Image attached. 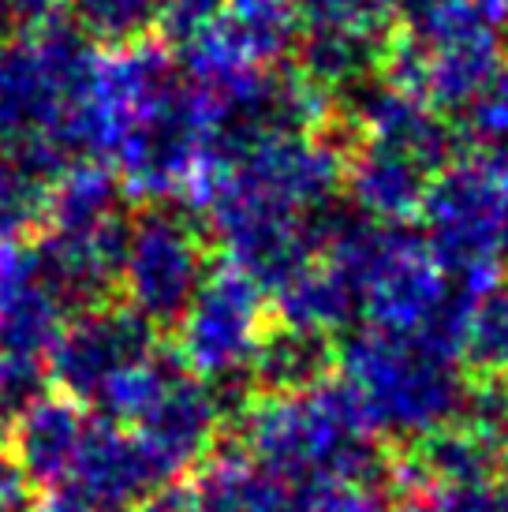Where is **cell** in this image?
<instances>
[{
  "mask_svg": "<svg viewBox=\"0 0 508 512\" xmlns=\"http://www.w3.org/2000/svg\"><path fill=\"white\" fill-rule=\"evenodd\" d=\"M98 101L120 184L150 202L191 187L206 157V109L169 45L139 42L101 60Z\"/></svg>",
  "mask_w": 508,
  "mask_h": 512,
  "instance_id": "cell-1",
  "label": "cell"
},
{
  "mask_svg": "<svg viewBox=\"0 0 508 512\" xmlns=\"http://www.w3.org/2000/svg\"><path fill=\"white\" fill-rule=\"evenodd\" d=\"M236 423L243 456L281 479H333L370 494L393 483L396 456L374 441L344 378L296 397H254Z\"/></svg>",
  "mask_w": 508,
  "mask_h": 512,
  "instance_id": "cell-2",
  "label": "cell"
},
{
  "mask_svg": "<svg viewBox=\"0 0 508 512\" xmlns=\"http://www.w3.org/2000/svg\"><path fill=\"white\" fill-rule=\"evenodd\" d=\"M337 370L355 393L374 434L419 441L464 415V363L423 337L352 329L337 348Z\"/></svg>",
  "mask_w": 508,
  "mask_h": 512,
  "instance_id": "cell-3",
  "label": "cell"
},
{
  "mask_svg": "<svg viewBox=\"0 0 508 512\" xmlns=\"http://www.w3.org/2000/svg\"><path fill=\"white\" fill-rule=\"evenodd\" d=\"M419 221L426 251L452 285L479 296L501 281L508 247V187L482 157H460L430 180Z\"/></svg>",
  "mask_w": 508,
  "mask_h": 512,
  "instance_id": "cell-4",
  "label": "cell"
},
{
  "mask_svg": "<svg viewBox=\"0 0 508 512\" xmlns=\"http://www.w3.org/2000/svg\"><path fill=\"white\" fill-rule=\"evenodd\" d=\"M206 277V225H198L195 217L172 202H150L142 214L131 217L120 270V292L127 296L131 311L157 329L180 326Z\"/></svg>",
  "mask_w": 508,
  "mask_h": 512,
  "instance_id": "cell-5",
  "label": "cell"
},
{
  "mask_svg": "<svg viewBox=\"0 0 508 512\" xmlns=\"http://www.w3.org/2000/svg\"><path fill=\"white\" fill-rule=\"evenodd\" d=\"M269 329V299L232 266L210 270L176 326V352L217 389L251 382V363Z\"/></svg>",
  "mask_w": 508,
  "mask_h": 512,
  "instance_id": "cell-6",
  "label": "cell"
},
{
  "mask_svg": "<svg viewBox=\"0 0 508 512\" xmlns=\"http://www.w3.org/2000/svg\"><path fill=\"white\" fill-rule=\"evenodd\" d=\"M161 352L157 326H150L131 307H90L71 314L49 348V378L60 397L83 408H98L116 385Z\"/></svg>",
  "mask_w": 508,
  "mask_h": 512,
  "instance_id": "cell-7",
  "label": "cell"
},
{
  "mask_svg": "<svg viewBox=\"0 0 508 512\" xmlns=\"http://www.w3.org/2000/svg\"><path fill=\"white\" fill-rule=\"evenodd\" d=\"M180 475L131 427L90 415L83 449L75 456L68 483L57 490L79 512H142Z\"/></svg>",
  "mask_w": 508,
  "mask_h": 512,
  "instance_id": "cell-8",
  "label": "cell"
},
{
  "mask_svg": "<svg viewBox=\"0 0 508 512\" xmlns=\"http://www.w3.org/2000/svg\"><path fill=\"white\" fill-rule=\"evenodd\" d=\"M348 146L344 139L329 135V128L318 135H292V139H269L254 146L251 154L217 165L228 180L251 195H262L269 202H281L299 214H314L337 199L344 191L348 172Z\"/></svg>",
  "mask_w": 508,
  "mask_h": 512,
  "instance_id": "cell-9",
  "label": "cell"
},
{
  "mask_svg": "<svg viewBox=\"0 0 508 512\" xmlns=\"http://www.w3.org/2000/svg\"><path fill=\"white\" fill-rule=\"evenodd\" d=\"M340 105H344V116L352 120V128L363 131L367 143L400 150L415 165H423L430 176L460 161V131L434 105L396 90L381 75L348 90Z\"/></svg>",
  "mask_w": 508,
  "mask_h": 512,
  "instance_id": "cell-10",
  "label": "cell"
},
{
  "mask_svg": "<svg viewBox=\"0 0 508 512\" xmlns=\"http://www.w3.org/2000/svg\"><path fill=\"white\" fill-rule=\"evenodd\" d=\"M68 318L45 285L34 247L0 243V352L45 359Z\"/></svg>",
  "mask_w": 508,
  "mask_h": 512,
  "instance_id": "cell-11",
  "label": "cell"
},
{
  "mask_svg": "<svg viewBox=\"0 0 508 512\" xmlns=\"http://www.w3.org/2000/svg\"><path fill=\"white\" fill-rule=\"evenodd\" d=\"M86 427H90L86 408L68 397H45L27 415L15 419L8 453L19 464L30 490L57 494L68 483L75 456L83 449Z\"/></svg>",
  "mask_w": 508,
  "mask_h": 512,
  "instance_id": "cell-12",
  "label": "cell"
},
{
  "mask_svg": "<svg viewBox=\"0 0 508 512\" xmlns=\"http://www.w3.org/2000/svg\"><path fill=\"white\" fill-rule=\"evenodd\" d=\"M430 172L415 165L400 150H389L381 143H355L348 154V172H344V191L352 210H359L370 221L381 225H408L419 217L430 187Z\"/></svg>",
  "mask_w": 508,
  "mask_h": 512,
  "instance_id": "cell-13",
  "label": "cell"
},
{
  "mask_svg": "<svg viewBox=\"0 0 508 512\" xmlns=\"http://www.w3.org/2000/svg\"><path fill=\"white\" fill-rule=\"evenodd\" d=\"M337 370V344L325 333L303 326H277L266 329L258 344V356L251 363L254 397H296L311 393Z\"/></svg>",
  "mask_w": 508,
  "mask_h": 512,
  "instance_id": "cell-14",
  "label": "cell"
},
{
  "mask_svg": "<svg viewBox=\"0 0 508 512\" xmlns=\"http://www.w3.org/2000/svg\"><path fill=\"white\" fill-rule=\"evenodd\" d=\"M389 38L355 34V30H303L296 45V72H303L329 98L381 75Z\"/></svg>",
  "mask_w": 508,
  "mask_h": 512,
  "instance_id": "cell-15",
  "label": "cell"
},
{
  "mask_svg": "<svg viewBox=\"0 0 508 512\" xmlns=\"http://www.w3.org/2000/svg\"><path fill=\"white\" fill-rule=\"evenodd\" d=\"M419 57H423L426 105L449 109V113H464L508 64L501 38H471V42H452L438 49H419Z\"/></svg>",
  "mask_w": 508,
  "mask_h": 512,
  "instance_id": "cell-16",
  "label": "cell"
},
{
  "mask_svg": "<svg viewBox=\"0 0 508 512\" xmlns=\"http://www.w3.org/2000/svg\"><path fill=\"white\" fill-rule=\"evenodd\" d=\"M273 307H277V322L333 337L344 329L352 333V326L363 314V299L344 273H337L329 262L318 258L311 270L299 273L292 285L273 296Z\"/></svg>",
  "mask_w": 508,
  "mask_h": 512,
  "instance_id": "cell-17",
  "label": "cell"
},
{
  "mask_svg": "<svg viewBox=\"0 0 508 512\" xmlns=\"http://www.w3.org/2000/svg\"><path fill=\"white\" fill-rule=\"evenodd\" d=\"M120 210V176L105 172L101 165H79L64 180L53 184L49 199V221L45 228L57 232H98L116 221H124Z\"/></svg>",
  "mask_w": 508,
  "mask_h": 512,
  "instance_id": "cell-18",
  "label": "cell"
},
{
  "mask_svg": "<svg viewBox=\"0 0 508 512\" xmlns=\"http://www.w3.org/2000/svg\"><path fill=\"white\" fill-rule=\"evenodd\" d=\"M53 184L23 154L0 146V243H23L49 221Z\"/></svg>",
  "mask_w": 508,
  "mask_h": 512,
  "instance_id": "cell-19",
  "label": "cell"
},
{
  "mask_svg": "<svg viewBox=\"0 0 508 512\" xmlns=\"http://www.w3.org/2000/svg\"><path fill=\"white\" fill-rule=\"evenodd\" d=\"M460 363L471 370V378H501L508 374V281L471 299V314L464 326Z\"/></svg>",
  "mask_w": 508,
  "mask_h": 512,
  "instance_id": "cell-20",
  "label": "cell"
},
{
  "mask_svg": "<svg viewBox=\"0 0 508 512\" xmlns=\"http://www.w3.org/2000/svg\"><path fill=\"white\" fill-rule=\"evenodd\" d=\"M75 30L94 45L127 49L157 30V0H64Z\"/></svg>",
  "mask_w": 508,
  "mask_h": 512,
  "instance_id": "cell-21",
  "label": "cell"
},
{
  "mask_svg": "<svg viewBox=\"0 0 508 512\" xmlns=\"http://www.w3.org/2000/svg\"><path fill=\"white\" fill-rule=\"evenodd\" d=\"M303 30H355L389 38L396 19L404 15V0H292Z\"/></svg>",
  "mask_w": 508,
  "mask_h": 512,
  "instance_id": "cell-22",
  "label": "cell"
},
{
  "mask_svg": "<svg viewBox=\"0 0 508 512\" xmlns=\"http://www.w3.org/2000/svg\"><path fill=\"white\" fill-rule=\"evenodd\" d=\"M49 363L30 356H4L0 352V423L12 427L38 400L49 397Z\"/></svg>",
  "mask_w": 508,
  "mask_h": 512,
  "instance_id": "cell-23",
  "label": "cell"
},
{
  "mask_svg": "<svg viewBox=\"0 0 508 512\" xmlns=\"http://www.w3.org/2000/svg\"><path fill=\"white\" fill-rule=\"evenodd\" d=\"M460 131H464L467 143L482 146V150L508 146V64L494 75V83L464 109Z\"/></svg>",
  "mask_w": 508,
  "mask_h": 512,
  "instance_id": "cell-24",
  "label": "cell"
},
{
  "mask_svg": "<svg viewBox=\"0 0 508 512\" xmlns=\"http://www.w3.org/2000/svg\"><path fill=\"white\" fill-rule=\"evenodd\" d=\"M225 8L228 0H157V30H161L165 45L187 49L206 30L217 27Z\"/></svg>",
  "mask_w": 508,
  "mask_h": 512,
  "instance_id": "cell-25",
  "label": "cell"
},
{
  "mask_svg": "<svg viewBox=\"0 0 508 512\" xmlns=\"http://www.w3.org/2000/svg\"><path fill=\"white\" fill-rule=\"evenodd\" d=\"M464 423L482 430L497 445L508 441V374L501 378H471L464 400Z\"/></svg>",
  "mask_w": 508,
  "mask_h": 512,
  "instance_id": "cell-26",
  "label": "cell"
},
{
  "mask_svg": "<svg viewBox=\"0 0 508 512\" xmlns=\"http://www.w3.org/2000/svg\"><path fill=\"white\" fill-rule=\"evenodd\" d=\"M423 509L426 512H508V494L497 483L452 486V490H430Z\"/></svg>",
  "mask_w": 508,
  "mask_h": 512,
  "instance_id": "cell-27",
  "label": "cell"
},
{
  "mask_svg": "<svg viewBox=\"0 0 508 512\" xmlns=\"http://www.w3.org/2000/svg\"><path fill=\"white\" fill-rule=\"evenodd\" d=\"M30 509V483L23 479L19 464L8 449H0V512H27Z\"/></svg>",
  "mask_w": 508,
  "mask_h": 512,
  "instance_id": "cell-28",
  "label": "cell"
},
{
  "mask_svg": "<svg viewBox=\"0 0 508 512\" xmlns=\"http://www.w3.org/2000/svg\"><path fill=\"white\" fill-rule=\"evenodd\" d=\"M60 0H4V8L12 15V27H23V30H34L49 23L53 12H57Z\"/></svg>",
  "mask_w": 508,
  "mask_h": 512,
  "instance_id": "cell-29",
  "label": "cell"
},
{
  "mask_svg": "<svg viewBox=\"0 0 508 512\" xmlns=\"http://www.w3.org/2000/svg\"><path fill=\"white\" fill-rule=\"evenodd\" d=\"M486 165H490V172H494L497 180L508 187V146H497V150H486V157H482Z\"/></svg>",
  "mask_w": 508,
  "mask_h": 512,
  "instance_id": "cell-30",
  "label": "cell"
},
{
  "mask_svg": "<svg viewBox=\"0 0 508 512\" xmlns=\"http://www.w3.org/2000/svg\"><path fill=\"white\" fill-rule=\"evenodd\" d=\"M27 512H79V509H71L68 501L57 498V494H49V498L42 501V505H30Z\"/></svg>",
  "mask_w": 508,
  "mask_h": 512,
  "instance_id": "cell-31",
  "label": "cell"
},
{
  "mask_svg": "<svg viewBox=\"0 0 508 512\" xmlns=\"http://www.w3.org/2000/svg\"><path fill=\"white\" fill-rule=\"evenodd\" d=\"M497 486L508 494V441L501 445V456H497Z\"/></svg>",
  "mask_w": 508,
  "mask_h": 512,
  "instance_id": "cell-32",
  "label": "cell"
},
{
  "mask_svg": "<svg viewBox=\"0 0 508 512\" xmlns=\"http://www.w3.org/2000/svg\"><path fill=\"white\" fill-rule=\"evenodd\" d=\"M12 27V15H8V8H4V0H0V30Z\"/></svg>",
  "mask_w": 508,
  "mask_h": 512,
  "instance_id": "cell-33",
  "label": "cell"
},
{
  "mask_svg": "<svg viewBox=\"0 0 508 512\" xmlns=\"http://www.w3.org/2000/svg\"><path fill=\"white\" fill-rule=\"evenodd\" d=\"M505 262H508V247H505Z\"/></svg>",
  "mask_w": 508,
  "mask_h": 512,
  "instance_id": "cell-34",
  "label": "cell"
}]
</instances>
